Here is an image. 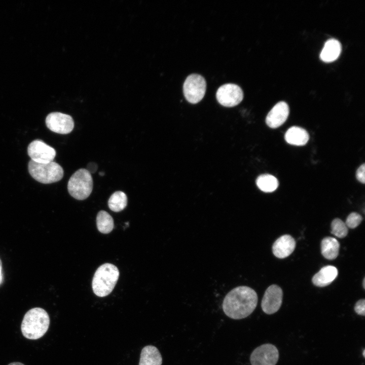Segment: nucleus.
I'll return each instance as SVG.
<instances>
[{"mask_svg":"<svg viewBox=\"0 0 365 365\" xmlns=\"http://www.w3.org/2000/svg\"><path fill=\"white\" fill-rule=\"evenodd\" d=\"M258 301V295L254 289L246 286H239L226 295L222 308L228 317L241 319L252 313L257 307Z\"/></svg>","mask_w":365,"mask_h":365,"instance_id":"nucleus-1","label":"nucleus"},{"mask_svg":"<svg viewBox=\"0 0 365 365\" xmlns=\"http://www.w3.org/2000/svg\"><path fill=\"white\" fill-rule=\"evenodd\" d=\"M49 324L48 313L43 308L35 307L28 310L24 315L21 330L26 338L36 340L45 334Z\"/></svg>","mask_w":365,"mask_h":365,"instance_id":"nucleus-2","label":"nucleus"},{"mask_svg":"<svg viewBox=\"0 0 365 365\" xmlns=\"http://www.w3.org/2000/svg\"><path fill=\"white\" fill-rule=\"evenodd\" d=\"M119 276V271L115 265L105 263L96 270L92 280L94 293L103 297L108 295L114 289Z\"/></svg>","mask_w":365,"mask_h":365,"instance_id":"nucleus-3","label":"nucleus"},{"mask_svg":"<svg viewBox=\"0 0 365 365\" xmlns=\"http://www.w3.org/2000/svg\"><path fill=\"white\" fill-rule=\"evenodd\" d=\"M28 171L30 175L38 181L43 184H51L58 181L63 176L62 167L55 162L39 163L32 160L28 163Z\"/></svg>","mask_w":365,"mask_h":365,"instance_id":"nucleus-4","label":"nucleus"},{"mask_svg":"<svg viewBox=\"0 0 365 365\" xmlns=\"http://www.w3.org/2000/svg\"><path fill=\"white\" fill-rule=\"evenodd\" d=\"M69 194L77 200H84L90 195L93 189V179L91 173L81 168L76 171L68 182Z\"/></svg>","mask_w":365,"mask_h":365,"instance_id":"nucleus-5","label":"nucleus"},{"mask_svg":"<svg viewBox=\"0 0 365 365\" xmlns=\"http://www.w3.org/2000/svg\"><path fill=\"white\" fill-rule=\"evenodd\" d=\"M206 89L205 79L198 74H191L185 81L183 92L186 100L191 103L196 104L204 96Z\"/></svg>","mask_w":365,"mask_h":365,"instance_id":"nucleus-6","label":"nucleus"},{"mask_svg":"<svg viewBox=\"0 0 365 365\" xmlns=\"http://www.w3.org/2000/svg\"><path fill=\"white\" fill-rule=\"evenodd\" d=\"M279 359V351L273 344H264L253 350L250 354L251 365H275Z\"/></svg>","mask_w":365,"mask_h":365,"instance_id":"nucleus-7","label":"nucleus"},{"mask_svg":"<svg viewBox=\"0 0 365 365\" xmlns=\"http://www.w3.org/2000/svg\"><path fill=\"white\" fill-rule=\"evenodd\" d=\"M217 101L226 107H233L239 104L243 98L241 88L234 84H226L221 86L216 93Z\"/></svg>","mask_w":365,"mask_h":365,"instance_id":"nucleus-8","label":"nucleus"},{"mask_svg":"<svg viewBox=\"0 0 365 365\" xmlns=\"http://www.w3.org/2000/svg\"><path fill=\"white\" fill-rule=\"evenodd\" d=\"M27 153L31 160L39 163L52 162L56 156L55 150L41 140L32 141L28 146Z\"/></svg>","mask_w":365,"mask_h":365,"instance_id":"nucleus-9","label":"nucleus"},{"mask_svg":"<svg viewBox=\"0 0 365 365\" xmlns=\"http://www.w3.org/2000/svg\"><path fill=\"white\" fill-rule=\"evenodd\" d=\"M47 127L52 131L59 134H68L74 129L72 117L59 112L49 114L46 118Z\"/></svg>","mask_w":365,"mask_h":365,"instance_id":"nucleus-10","label":"nucleus"},{"mask_svg":"<svg viewBox=\"0 0 365 365\" xmlns=\"http://www.w3.org/2000/svg\"><path fill=\"white\" fill-rule=\"evenodd\" d=\"M283 298L281 288L277 285H271L266 290L261 302V307L264 313L272 314L280 308Z\"/></svg>","mask_w":365,"mask_h":365,"instance_id":"nucleus-11","label":"nucleus"},{"mask_svg":"<svg viewBox=\"0 0 365 365\" xmlns=\"http://www.w3.org/2000/svg\"><path fill=\"white\" fill-rule=\"evenodd\" d=\"M289 113L288 104L284 101L278 102L268 113L266 118V123L269 127L277 128L286 121Z\"/></svg>","mask_w":365,"mask_h":365,"instance_id":"nucleus-12","label":"nucleus"},{"mask_svg":"<svg viewBox=\"0 0 365 365\" xmlns=\"http://www.w3.org/2000/svg\"><path fill=\"white\" fill-rule=\"evenodd\" d=\"M295 247V239L289 235H284L274 242L272 251L275 257L283 259L289 256L294 251Z\"/></svg>","mask_w":365,"mask_h":365,"instance_id":"nucleus-13","label":"nucleus"},{"mask_svg":"<svg viewBox=\"0 0 365 365\" xmlns=\"http://www.w3.org/2000/svg\"><path fill=\"white\" fill-rule=\"evenodd\" d=\"M338 270L333 266H326L322 268L312 278L313 283L318 287L330 284L337 277Z\"/></svg>","mask_w":365,"mask_h":365,"instance_id":"nucleus-14","label":"nucleus"},{"mask_svg":"<svg viewBox=\"0 0 365 365\" xmlns=\"http://www.w3.org/2000/svg\"><path fill=\"white\" fill-rule=\"evenodd\" d=\"M341 50V44L338 40L334 39L328 40L324 44L320 58L325 62L334 61L340 56Z\"/></svg>","mask_w":365,"mask_h":365,"instance_id":"nucleus-15","label":"nucleus"},{"mask_svg":"<svg viewBox=\"0 0 365 365\" xmlns=\"http://www.w3.org/2000/svg\"><path fill=\"white\" fill-rule=\"evenodd\" d=\"M285 141L289 144L295 145H304L309 139L308 132L304 128L293 126L287 129L284 135Z\"/></svg>","mask_w":365,"mask_h":365,"instance_id":"nucleus-16","label":"nucleus"},{"mask_svg":"<svg viewBox=\"0 0 365 365\" xmlns=\"http://www.w3.org/2000/svg\"><path fill=\"white\" fill-rule=\"evenodd\" d=\"M162 363V356L157 347L148 345L142 349L139 365H161Z\"/></svg>","mask_w":365,"mask_h":365,"instance_id":"nucleus-17","label":"nucleus"},{"mask_svg":"<svg viewBox=\"0 0 365 365\" xmlns=\"http://www.w3.org/2000/svg\"><path fill=\"white\" fill-rule=\"evenodd\" d=\"M339 247L338 241L333 237H325L321 242V253L327 260H334L338 257Z\"/></svg>","mask_w":365,"mask_h":365,"instance_id":"nucleus-18","label":"nucleus"},{"mask_svg":"<svg viewBox=\"0 0 365 365\" xmlns=\"http://www.w3.org/2000/svg\"><path fill=\"white\" fill-rule=\"evenodd\" d=\"M256 184L263 192L271 193L277 189L279 183L278 180L274 176L270 174H264L258 177Z\"/></svg>","mask_w":365,"mask_h":365,"instance_id":"nucleus-19","label":"nucleus"},{"mask_svg":"<svg viewBox=\"0 0 365 365\" xmlns=\"http://www.w3.org/2000/svg\"><path fill=\"white\" fill-rule=\"evenodd\" d=\"M96 224L99 231L103 234L110 233L114 229V220L112 216L104 210L100 211L96 217Z\"/></svg>","mask_w":365,"mask_h":365,"instance_id":"nucleus-20","label":"nucleus"},{"mask_svg":"<svg viewBox=\"0 0 365 365\" xmlns=\"http://www.w3.org/2000/svg\"><path fill=\"white\" fill-rule=\"evenodd\" d=\"M127 204V196L122 191H117L114 193L108 201L110 209L115 212L122 211L126 207Z\"/></svg>","mask_w":365,"mask_h":365,"instance_id":"nucleus-21","label":"nucleus"},{"mask_svg":"<svg viewBox=\"0 0 365 365\" xmlns=\"http://www.w3.org/2000/svg\"><path fill=\"white\" fill-rule=\"evenodd\" d=\"M331 233L338 238H344L348 234V228L341 220L335 218L331 224Z\"/></svg>","mask_w":365,"mask_h":365,"instance_id":"nucleus-22","label":"nucleus"},{"mask_svg":"<svg viewBox=\"0 0 365 365\" xmlns=\"http://www.w3.org/2000/svg\"><path fill=\"white\" fill-rule=\"evenodd\" d=\"M362 217L359 213L353 212L350 213L346 218L345 224L347 228L354 229L361 222Z\"/></svg>","mask_w":365,"mask_h":365,"instance_id":"nucleus-23","label":"nucleus"},{"mask_svg":"<svg viewBox=\"0 0 365 365\" xmlns=\"http://www.w3.org/2000/svg\"><path fill=\"white\" fill-rule=\"evenodd\" d=\"M354 309L357 314L364 316L365 315V300L362 299L358 300L356 303Z\"/></svg>","mask_w":365,"mask_h":365,"instance_id":"nucleus-24","label":"nucleus"},{"mask_svg":"<svg viewBox=\"0 0 365 365\" xmlns=\"http://www.w3.org/2000/svg\"><path fill=\"white\" fill-rule=\"evenodd\" d=\"M365 164L363 163L357 169L356 172V179L361 183L365 182Z\"/></svg>","mask_w":365,"mask_h":365,"instance_id":"nucleus-25","label":"nucleus"},{"mask_svg":"<svg viewBox=\"0 0 365 365\" xmlns=\"http://www.w3.org/2000/svg\"><path fill=\"white\" fill-rule=\"evenodd\" d=\"M97 169V166L95 163H90L88 164L87 169H86L90 173H94Z\"/></svg>","mask_w":365,"mask_h":365,"instance_id":"nucleus-26","label":"nucleus"},{"mask_svg":"<svg viewBox=\"0 0 365 365\" xmlns=\"http://www.w3.org/2000/svg\"><path fill=\"white\" fill-rule=\"evenodd\" d=\"M3 280V274H2V263L0 259V284Z\"/></svg>","mask_w":365,"mask_h":365,"instance_id":"nucleus-27","label":"nucleus"},{"mask_svg":"<svg viewBox=\"0 0 365 365\" xmlns=\"http://www.w3.org/2000/svg\"><path fill=\"white\" fill-rule=\"evenodd\" d=\"M8 365H24V364L21 362H12V363L9 364Z\"/></svg>","mask_w":365,"mask_h":365,"instance_id":"nucleus-28","label":"nucleus"},{"mask_svg":"<svg viewBox=\"0 0 365 365\" xmlns=\"http://www.w3.org/2000/svg\"><path fill=\"white\" fill-rule=\"evenodd\" d=\"M364 281H365V279H364V278L363 280V283H363V284H362L363 287L364 288H365Z\"/></svg>","mask_w":365,"mask_h":365,"instance_id":"nucleus-29","label":"nucleus"},{"mask_svg":"<svg viewBox=\"0 0 365 365\" xmlns=\"http://www.w3.org/2000/svg\"><path fill=\"white\" fill-rule=\"evenodd\" d=\"M99 175H101V176H103V175H104V173L102 172H100L99 173Z\"/></svg>","mask_w":365,"mask_h":365,"instance_id":"nucleus-30","label":"nucleus"},{"mask_svg":"<svg viewBox=\"0 0 365 365\" xmlns=\"http://www.w3.org/2000/svg\"><path fill=\"white\" fill-rule=\"evenodd\" d=\"M364 351H365V350L364 349L363 351V353H362L363 356L364 357H365V355H364Z\"/></svg>","mask_w":365,"mask_h":365,"instance_id":"nucleus-31","label":"nucleus"}]
</instances>
